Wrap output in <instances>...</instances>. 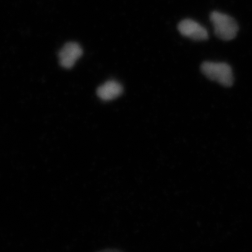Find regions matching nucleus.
<instances>
[{"label":"nucleus","instance_id":"nucleus-4","mask_svg":"<svg viewBox=\"0 0 252 252\" xmlns=\"http://www.w3.org/2000/svg\"><path fill=\"white\" fill-rule=\"evenodd\" d=\"M178 31L182 35L194 41H204L208 38V32L204 27L191 19H185L178 25Z\"/></svg>","mask_w":252,"mask_h":252},{"label":"nucleus","instance_id":"nucleus-5","mask_svg":"<svg viewBox=\"0 0 252 252\" xmlns=\"http://www.w3.org/2000/svg\"><path fill=\"white\" fill-rule=\"evenodd\" d=\"M124 93V88L115 80H109L100 85L96 90L98 97L103 101H110L119 97Z\"/></svg>","mask_w":252,"mask_h":252},{"label":"nucleus","instance_id":"nucleus-3","mask_svg":"<svg viewBox=\"0 0 252 252\" xmlns=\"http://www.w3.org/2000/svg\"><path fill=\"white\" fill-rule=\"evenodd\" d=\"M83 48L79 43L69 42L62 47L58 53L59 63L64 69H72L83 56Z\"/></svg>","mask_w":252,"mask_h":252},{"label":"nucleus","instance_id":"nucleus-1","mask_svg":"<svg viewBox=\"0 0 252 252\" xmlns=\"http://www.w3.org/2000/svg\"><path fill=\"white\" fill-rule=\"evenodd\" d=\"M201 71L207 79L217 82L226 88L231 87L234 82L232 68L224 62H203L201 65Z\"/></svg>","mask_w":252,"mask_h":252},{"label":"nucleus","instance_id":"nucleus-2","mask_svg":"<svg viewBox=\"0 0 252 252\" xmlns=\"http://www.w3.org/2000/svg\"><path fill=\"white\" fill-rule=\"evenodd\" d=\"M210 20L214 27L215 33L218 38L224 41H230L238 34V25L233 17L222 12H212Z\"/></svg>","mask_w":252,"mask_h":252},{"label":"nucleus","instance_id":"nucleus-6","mask_svg":"<svg viewBox=\"0 0 252 252\" xmlns=\"http://www.w3.org/2000/svg\"><path fill=\"white\" fill-rule=\"evenodd\" d=\"M98 252H122L121 251L115 250V249H106V250L100 251Z\"/></svg>","mask_w":252,"mask_h":252}]
</instances>
